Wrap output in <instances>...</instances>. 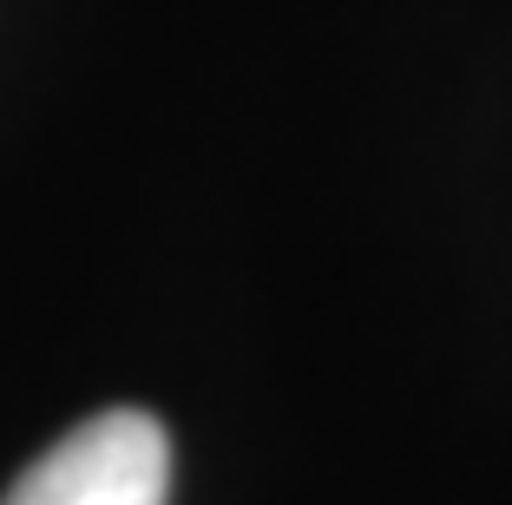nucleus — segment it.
Masks as SVG:
<instances>
[{"label": "nucleus", "instance_id": "1", "mask_svg": "<svg viewBox=\"0 0 512 505\" xmlns=\"http://www.w3.org/2000/svg\"><path fill=\"white\" fill-rule=\"evenodd\" d=\"M171 486V440L138 407L73 427L53 440L0 505H165Z\"/></svg>", "mask_w": 512, "mask_h": 505}]
</instances>
